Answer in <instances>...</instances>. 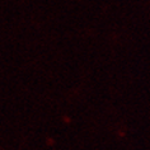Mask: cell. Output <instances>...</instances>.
Wrapping results in <instances>:
<instances>
[]
</instances>
